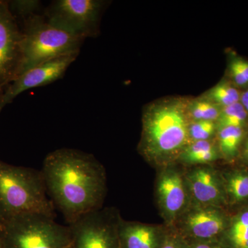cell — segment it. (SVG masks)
Segmentation results:
<instances>
[{
    "instance_id": "obj_21",
    "label": "cell",
    "mask_w": 248,
    "mask_h": 248,
    "mask_svg": "<svg viewBox=\"0 0 248 248\" xmlns=\"http://www.w3.org/2000/svg\"><path fill=\"white\" fill-rule=\"evenodd\" d=\"M215 128L214 122L197 121L189 125V138L194 141H207L213 136Z\"/></svg>"
},
{
    "instance_id": "obj_29",
    "label": "cell",
    "mask_w": 248,
    "mask_h": 248,
    "mask_svg": "<svg viewBox=\"0 0 248 248\" xmlns=\"http://www.w3.org/2000/svg\"><path fill=\"white\" fill-rule=\"evenodd\" d=\"M246 155H247V156H248V140L247 143H246Z\"/></svg>"
},
{
    "instance_id": "obj_10",
    "label": "cell",
    "mask_w": 248,
    "mask_h": 248,
    "mask_svg": "<svg viewBox=\"0 0 248 248\" xmlns=\"http://www.w3.org/2000/svg\"><path fill=\"white\" fill-rule=\"evenodd\" d=\"M184 179L175 170H169L160 176L157 197L160 208L166 219L172 221L185 208L187 193Z\"/></svg>"
},
{
    "instance_id": "obj_26",
    "label": "cell",
    "mask_w": 248,
    "mask_h": 248,
    "mask_svg": "<svg viewBox=\"0 0 248 248\" xmlns=\"http://www.w3.org/2000/svg\"><path fill=\"white\" fill-rule=\"evenodd\" d=\"M239 102L241 103V105L244 107L245 110L248 114V90L241 94Z\"/></svg>"
},
{
    "instance_id": "obj_20",
    "label": "cell",
    "mask_w": 248,
    "mask_h": 248,
    "mask_svg": "<svg viewBox=\"0 0 248 248\" xmlns=\"http://www.w3.org/2000/svg\"><path fill=\"white\" fill-rule=\"evenodd\" d=\"M227 189L235 201H242L248 198V174L236 173L229 178Z\"/></svg>"
},
{
    "instance_id": "obj_3",
    "label": "cell",
    "mask_w": 248,
    "mask_h": 248,
    "mask_svg": "<svg viewBox=\"0 0 248 248\" xmlns=\"http://www.w3.org/2000/svg\"><path fill=\"white\" fill-rule=\"evenodd\" d=\"M48 195L41 171L0 160V217L3 221L31 214L55 218V205Z\"/></svg>"
},
{
    "instance_id": "obj_25",
    "label": "cell",
    "mask_w": 248,
    "mask_h": 248,
    "mask_svg": "<svg viewBox=\"0 0 248 248\" xmlns=\"http://www.w3.org/2000/svg\"><path fill=\"white\" fill-rule=\"evenodd\" d=\"M189 248H225L222 244L215 241H194L188 243Z\"/></svg>"
},
{
    "instance_id": "obj_28",
    "label": "cell",
    "mask_w": 248,
    "mask_h": 248,
    "mask_svg": "<svg viewBox=\"0 0 248 248\" xmlns=\"http://www.w3.org/2000/svg\"><path fill=\"white\" fill-rule=\"evenodd\" d=\"M0 248H4V244H3L2 239H1V235H0Z\"/></svg>"
},
{
    "instance_id": "obj_7",
    "label": "cell",
    "mask_w": 248,
    "mask_h": 248,
    "mask_svg": "<svg viewBox=\"0 0 248 248\" xmlns=\"http://www.w3.org/2000/svg\"><path fill=\"white\" fill-rule=\"evenodd\" d=\"M120 217L110 209H100L68 225L71 248H120L117 227Z\"/></svg>"
},
{
    "instance_id": "obj_19",
    "label": "cell",
    "mask_w": 248,
    "mask_h": 248,
    "mask_svg": "<svg viewBox=\"0 0 248 248\" xmlns=\"http://www.w3.org/2000/svg\"><path fill=\"white\" fill-rule=\"evenodd\" d=\"M248 112L241 103L223 107L218 117V128L225 126L242 127L247 120Z\"/></svg>"
},
{
    "instance_id": "obj_23",
    "label": "cell",
    "mask_w": 248,
    "mask_h": 248,
    "mask_svg": "<svg viewBox=\"0 0 248 248\" xmlns=\"http://www.w3.org/2000/svg\"><path fill=\"white\" fill-rule=\"evenodd\" d=\"M232 79L238 86L248 85V62L241 58H235L230 65Z\"/></svg>"
},
{
    "instance_id": "obj_1",
    "label": "cell",
    "mask_w": 248,
    "mask_h": 248,
    "mask_svg": "<svg viewBox=\"0 0 248 248\" xmlns=\"http://www.w3.org/2000/svg\"><path fill=\"white\" fill-rule=\"evenodd\" d=\"M48 195L68 225L102 208L105 169L94 155L72 148L48 153L41 170Z\"/></svg>"
},
{
    "instance_id": "obj_2",
    "label": "cell",
    "mask_w": 248,
    "mask_h": 248,
    "mask_svg": "<svg viewBox=\"0 0 248 248\" xmlns=\"http://www.w3.org/2000/svg\"><path fill=\"white\" fill-rule=\"evenodd\" d=\"M188 112L184 102L163 101L146 108L140 151L146 158L166 161L177 156L189 139Z\"/></svg>"
},
{
    "instance_id": "obj_4",
    "label": "cell",
    "mask_w": 248,
    "mask_h": 248,
    "mask_svg": "<svg viewBox=\"0 0 248 248\" xmlns=\"http://www.w3.org/2000/svg\"><path fill=\"white\" fill-rule=\"evenodd\" d=\"M22 33V63L18 76L53 59L79 55L85 40L54 27L44 15L37 14L24 19Z\"/></svg>"
},
{
    "instance_id": "obj_31",
    "label": "cell",
    "mask_w": 248,
    "mask_h": 248,
    "mask_svg": "<svg viewBox=\"0 0 248 248\" xmlns=\"http://www.w3.org/2000/svg\"><path fill=\"white\" fill-rule=\"evenodd\" d=\"M248 248V241L247 243H246V244L245 245V246H244V248Z\"/></svg>"
},
{
    "instance_id": "obj_18",
    "label": "cell",
    "mask_w": 248,
    "mask_h": 248,
    "mask_svg": "<svg viewBox=\"0 0 248 248\" xmlns=\"http://www.w3.org/2000/svg\"><path fill=\"white\" fill-rule=\"evenodd\" d=\"M240 97L237 89L226 83H220L209 91L206 99L223 108L239 102Z\"/></svg>"
},
{
    "instance_id": "obj_14",
    "label": "cell",
    "mask_w": 248,
    "mask_h": 248,
    "mask_svg": "<svg viewBox=\"0 0 248 248\" xmlns=\"http://www.w3.org/2000/svg\"><path fill=\"white\" fill-rule=\"evenodd\" d=\"M182 159L190 164H206L218 157L216 147L211 141H194L184 149Z\"/></svg>"
},
{
    "instance_id": "obj_27",
    "label": "cell",
    "mask_w": 248,
    "mask_h": 248,
    "mask_svg": "<svg viewBox=\"0 0 248 248\" xmlns=\"http://www.w3.org/2000/svg\"><path fill=\"white\" fill-rule=\"evenodd\" d=\"M5 222L3 221L2 218L0 217V232L4 229Z\"/></svg>"
},
{
    "instance_id": "obj_17",
    "label": "cell",
    "mask_w": 248,
    "mask_h": 248,
    "mask_svg": "<svg viewBox=\"0 0 248 248\" xmlns=\"http://www.w3.org/2000/svg\"><path fill=\"white\" fill-rule=\"evenodd\" d=\"M215 103L208 99H198L191 103L187 107L188 115L195 122L210 121L215 122L219 117L221 109Z\"/></svg>"
},
{
    "instance_id": "obj_24",
    "label": "cell",
    "mask_w": 248,
    "mask_h": 248,
    "mask_svg": "<svg viewBox=\"0 0 248 248\" xmlns=\"http://www.w3.org/2000/svg\"><path fill=\"white\" fill-rule=\"evenodd\" d=\"M159 248H189V244L184 238L170 234L164 236Z\"/></svg>"
},
{
    "instance_id": "obj_16",
    "label": "cell",
    "mask_w": 248,
    "mask_h": 248,
    "mask_svg": "<svg viewBox=\"0 0 248 248\" xmlns=\"http://www.w3.org/2000/svg\"><path fill=\"white\" fill-rule=\"evenodd\" d=\"M218 130V141L222 153L226 156H234L244 137L242 127L225 126Z\"/></svg>"
},
{
    "instance_id": "obj_8",
    "label": "cell",
    "mask_w": 248,
    "mask_h": 248,
    "mask_svg": "<svg viewBox=\"0 0 248 248\" xmlns=\"http://www.w3.org/2000/svg\"><path fill=\"white\" fill-rule=\"evenodd\" d=\"M22 29L9 1L0 0V87L4 89L19 75L22 63Z\"/></svg>"
},
{
    "instance_id": "obj_12",
    "label": "cell",
    "mask_w": 248,
    "mask_h": 248,
    "mask_svg": "<svg viewBox=\"0 0 248 248\" xmlns=\"http://www.w3.org/2000/svg\"><path fill=\"white\" fill-rule=\"evenodd\" d=\"M117 234L120 248H159L164 237L154 226L124 221L121 218Z\"/></svg>"
},
{
    "instance_id": "obj_30",
    "label": "cell",
    "mask_w": 248,
    "mask_h": 248,
    "mask_svg": "<svg viewBox=\"0 0 248 248\" xmlns=\"http://www.w3.org/2000/svg\"><path fill=\"white\" fill-rule=\"evenodd\" d=\"M3 93H4V89L0 87V97H1V96L2 95Z\"/></svg>"
},
{
    "instance_id": "obj_11",
    "label": "cell",
    "mask_w": 248,
    "mask_h": 248,
    "mask_svg": "<svg viewBox=\"0 0 248 248\" xmlns=\"http://www.w3.org/2000/svg\"><path fill=\"white\" fill-rule=\"evenodd\" d=\"M184 227L195 241H215L224 230V218L211 207L197 209L186 217Z\"/></svg>"
},
{
    "instance_id": "obj_5",
    "label": "cell",
    "mask_w": 248,
    "mask_h": 248,
    "mask_svg": "<svg viewBox=\"0 0 248 248\" xmlns=\"http://www.w3.org/2000/svg\"><path fill=\"white\" fill-rule=\"evenodd\" d=\"M4 248H71L69 226L42 215H21L5 222L0 232Z\"/></svg>"
},
{
    "instance_id": "obj_9",
    "label": "cell",
    "mask_w": 248,
    "mask_h": 248,
    "mask_svg": "<svg viewBox=\"0 0 248 248\" xmlns=\"http://www.w3.org/2000/svg\"><path fill=\"white\" fill-rule=\"evenodd\" d=\"M78 56L68 55L53 59L24 72L6 87L0 97V113L24 91L46 86L61 79Z\"/></svg>"
},
{
    "instance_id": "obj_22",
    "label": "cell",
    "mask_w": 248,
    "mask_h": 248,
    "mask_svg": "<svg viewBox=\"0 0 248 248\" xmlns=\"http://www.w3.org/2000/svg\"><path fill=\"white\" fill-rule=\"evenodd\" d=\"M10 9L15 16H17L27 19L32 15L36 14L39 9L40 1L34 0H15L9 1Z\"/></svg>"
},
{
    "instance_id": "obj_15",
    "label": "cell",
    "mask_w": 248,
    "mask_h": 248,
    "mask_svg": "<svg viewBox=\"0 0 248 248\" xmlns=\"http://www.w3.org/2000/svg\"><path fill=\"white\" fill-rule=\"evenodd\" d=\"M248 241V210L233 222L226 236L225 248H243Z\"/></svg>"
},
{
    "instance_id": "obj_6",
    "label": "cell",
    "mask_w": 248,
    "mask_h": 248,
    "mask_svg": "<svg viewBox=\"0 0 248 248\" xmlns=\"http://www.w3.org/2000/svg\"><path fill=\"white\" fill-rule=\"evenodd\" d=\"M104 4L99 0H57L44 16L54 27L86 40L99 33Z\"/></svg>"
},
{
    "instance_id": "obj_13",
    "label": "cell",
    "mask_w": 248,
    "mask_h": 248,
    "mask_svg": "<svg viewBox=\"0 0 248 248\" xmlns=\"http://www.w3.org/2000/svg\"><path fill=\"white\" fill-rule=\"evenodd\" d=\"M187 183L196 200L205 206L219 203L222 195L219 182L215 172L207 168H199L188 174Z\"/></svg>"
}]
</instances>
